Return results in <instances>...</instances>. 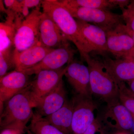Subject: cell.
<instances>
[{
    "label": "cell",
    "instance_id": "1",
    "mask_svg": "<svg viewBox=\"0 0 134 134\" xmlns=\"http://www.w3.org/2000/svg\"><path fill=\"white\" fill-rule=\"evenodd\" d=\"M43 12L52 18L68 41H71L79 50L81 57L89 54L86 43L80 31L76 20L60 1H42Z\"/></svg>",
    "mask_w": 134,
    "mask_h": 134
},
{
    "label": "cell",
    "instance_id": "2",
    "mask_svg": "<svg viewBox=\"0 0 134 134\" xmlns=\"http://www.w3.org/2000/svg\"><path fill=\"white\" fill-rule=\"evenodd\" d=\"M29 86L4 103L1 112V129L14 127L26 129V125L31 120L34 113Z\"/></svg>",
    "mask_w": 134,
    "mask_h": 134
},
{
    "label": "cell",
    "instance_id": "3",
    "mask_svg": "<svg viewBox=\"0 0 134 134\" xmlns=\"http://www.w3.org/2000/svg\"><path fill=\"white\" fill-rule=\"evenodd\" d=\"M83 59L90 72L91 93L100 97L106 102L118 97L117 84L107 71L101 60L92 58L89 54Z\"/></svg>",
    "mask_w": 134,
    "mask_h": 134
},
{
    "label": "cell",
    "instance_id": "4",
    "mask_svg": "<svg viewBox=\"0 0 134 134\" xmlns=\"http://www.w3.org/2000/svg\"><path fill=\"white\" fill-rule=\"evenodd\" d=\"M63 6L74 18L93 24L105 32L115 29L120 25L124 24L122 15L115 14L108 10Z\"/></svg>",
    "mask_w": 134,
    "mask_h": 134
},
{
    "label": "cell",
    "instance_id": "5",
    "mask_svg": "<svg viewBox=\"0 0 134 134\" xmlns=\"http://www.w3.org/2000/svg\"><path fill=\"white\" fill-rule=\"evenodd\" d=\"M67 66L56 70H45L36 75L29 85L30 98L34 108L43 97L58 86L66 71Z\"/></svg>",
    "mask_w": 134,
    "mask_h": 134
},
{
    "label": "cell",
    "instance_id": "6",
    "mask_svg": "<svg viewBox=\"0 0 134 134\" xmlns=\"http://www.w3.org/2000/svg\"><path fill=\"white\" fill-rule=\"evenodd\" d=\"M42 14L39 6L23 21L15 37V50L21 52L38 43L40 22Z\"/></svg>",
    "mask_w": 134,
    "mask_h": 134
},
{
    "label": "cell",
    "instance_id": "7",
    "mask_svg": "<svg viewBox=\"0 0 134 134\" xmlns=\"http://www.w3.org/2000/svg\"><path fill=\"white\" fill-rule=\"evenodd\" d=\"M74 114L70 134H83L96 118V106L91 98L77 96L73 100Z\"/></svg>",
    "mask_w": 134,
    "mask_h": 134
},
{
    "label": "cell",
    "instance_id": "8",
    "mask_svg": "<svg viewBox=\"0 0 134 134\" xmlns=\"http://www.w3.org/2000/svg\"><path fill=\"white\" fill-rule=\"evenodd\" d=\"M75 51L69 43L48 53L40 62L34 66L23 72L29 76L36 75L43 70H56L69 64L73 60Z\"/></svg>",
    "mask_w": 134,
    "mask_h": 134
},
{
    "label": "cell",
    "instance_id": "9",
    "mask_svg": "<svg viewBox=\"0 0 134 134\" xmlns=\"http://www.w3.org/2000/svg\"><path fill=\"white\" fill-rule=\"evenodd\" d=\"M107 103L104 120L109 126L124 130H130L133 127V116L121 103L118 97Z\"/></svg>",
    "mask_w": 134,
    "mask_h": 134
},
{
    "label": "cell",
    "instance_id": "10",
    "mask_svg": "<svg viewBox=\"0 0 134 134\" xmlns=\"http://www.w3.org/2000/svg\"><path fill=\"white\" fill-rule=\"evenodd\" d=\"M29 76L24 72L15 70L0 78L1 112L6 101L30 85Z\"/></svg>",
    "mask_w": 134,
    "mask_h": 134
},
{
    "label": "cell",
    "instance_id": "11",
    "mask_svg": "<svg viewBox=\"0 0 134 134\" xmlns=\"http://www.w3.org/2000/svg\"><path fill=\"white\" fill-rule=\"evenodd\" d=\"M65 76L77 96L91 98L88 66L82 62L72 61L68 64Z\"/></svg>",
    "mask_w": 134,
    "mask_h": 134
},
{
    "label": "cell",
    "instance_id": "12",
    "mask_svg": "<svg viewBox=\"0 0 134 134\" xmlns=\"http://www.w3.org/2000/svg\"><path fill=\"white\" fill-rule=\"evenodd\" d=\"M122 24L106 32L107 51L117 59L127 58L134 50L133 40L122 29Z\"/></svg>",
    "mask_w": 134,
    "mask_h": 134
},
{
    "label": "cell",
    "instance_id": "13",
    "mask_svg": "<svg viewBox=\"0 0 134 134\" xmlns=\"http://www.w3.org/2000/svg\"><path fill=\"white\" fill-rule=\"evenodd\" d=\"M68 40L49 16L43 13L39 24V41L42 45L51 49L61 47Z\"/></svg>",
    "mask_w": 134,
    "mask_h": 134
},
{
    "label": "cell",
    "instance_id": "14",
    "mask_svg": "<svg viewBox=\"0 0 134 134\" xmlns=\"http://www.w3.org/2000/svg\"><path fill=\"white\" fill-rule=\"evenodd\" d=\"M79 31L86 43L88 52L107 51L106 32L100 27L81 20L76 19Z\"/></svg>",
    "mask_w": 134,
    "mask_h": 134
},
{
    "label": "cell",
    "instance_id": "15",
    "mask_svg": "<svg viewBox=\"0 0 134 134\" xmlns=\"http://www.w3.org/2000/svg\"><path fill=\"white\" fill-rule=\"evenodd\" d=\"M54 49L46 47L39 42L26 50L18 52L14 49V59L15 70L24 72L37 65Z\"/></svg>",
    "mask_w": 134,
    "mask_h": 134
},
{
    "label": "cell",
    "instance_id": "16",
    "mask_svg": "<svg viewBox=\"0 0 134 134\" xmlns=\"http://www.w3.org/2000/svg\"><path fill=\"white\" fill-rule=\"evenodd\" d=\"M66 93L63 81L52 91L41 98L37 103L35 113L46 117L60 109L66 101Z\"/></svg>",
    "mask_w": 134,
    "mask_h": 134
},
{
    "label": "cell",
    "instance_id": "17",
    "mask_svg": "<svg viewBox=\"0 0 134 134\" xmlns=\"http://www.w3.org/2000/svg\"><path fill=\"white\" fill-rule=\"evenodd\" d=\"M101 60L116 83L134 80V61L133 60L126 58L114 60L104 57Z\"/></svg>",
    "mask_w": 134,
    "mask_h": 134
},
{
    "label": "cell",
    "instance_id": "18",
    "mask_svg": "<svg viewBox=\"0 0 134 134\" xmlns=\"http://www.w3.org/2000/svg\"><path fill=\"white\" fill-rule=\"evenodd\" d=\"M4 12L7 16L5 21L0 23V52L9 47H14L15 37L18 30L17 19L21 15L7 9Z\"/></svg>",
    "mask_w": 134,
    "mask_h": 134
},
{
    "label": "cell",
    "instance_id": "19",
    "mask_svg": "<svg viewBox=\"0 0 134 134\" xmlns=\"http://www.w3.org/2000/svg\"><path fill=\"white\" fill-rule=\"evenodd\" d=\"M73 100H66L60 109L52 114L44 117L51 125L65 134H70L74 114Z\"/></svg>",
    "mask_w": 134,
    "mask_h": 134
},
{
    "label": "cell",
    "instance_id": "20",
    "mask_svg": "<svg viewBox=\"0 0 134 134\" xmlns=\"http://www.w3.org/2000/svg\"><path fill=\"white\" fill-rule=\"evenodd\" d=\"M29 130L33 134H65L51 125L45 118L34 112Z\"/></svg>",
    "mask_w": 134,
    "mask_h": 134
},
{
    "label": "cell",
    "instance_id": "21",
    "mask_svg": "<svg viewBox=\"0 0 134 134\" xmlns=\"http://www.w3.org/2000/svg\"><path fill=\"white\" fill-rule=\"evenodd\" d=\"M63 5L72 8H86L107 10L115 6L110 0H64L60 1Z\"/></svg>",
    "mask_w": 134,
    "mask_h": 134
},
{
    "label": "cell",
    "instance_id": "22",
    "mask_svg": "<svg viewBox=\"0 0 134 134\" xmlns=\"http://www.w3.org/2000/svg\"><path fill=\"white\" fill-rule=\"evenodd\" d=\"M118 98L121 103L132 113L134 118V93L125 82L117 84Z\"/></svg>",
    "mask_w": 134,
    "mask_h": 134
},
{
    "label": "cell",
    "instance_id": "23",
    "mask_svg": "<svg viewBox=\"0 0 134 134\" xmlns=\"http://www.w3.org/2000/svg\"><path fill=\"white\" fill-rule=\"evenodd\" d=\"M14 47L0 52V78L8 73L10 70L15 69L14 59Z\"/></svg>",
    "mask_w": 134,
    "mask_h": 134
},
{
    "label": "cell",
    "instance_id": "24",
    "mask_svg": "<svg viewBox=\"0 0 134 134\" xmlns=\"http://www.w3.org/2000/svg\"><path fill=\"white\" fill-rule=\"evenodd\" d=\"M121 10L125 28L129 30L134 31V0L131 1L129 5Z\"/></svg>",
    "mask_w": 134,
    "mask_h": 134
},
{
    "label": "cell",
    "instance_id": "25",
    "mask_svg": "<svg viewBox=\"0 0 134 134\" xmlns=\"http://www.w3.org/2000/svg\"><path fill=\"white\" fill-rule=\"evenodd\" d=\"M83 134H105V133L100 121L96 118Z\"/></svg>",
    "mask_w": 134,
    "mask_h": 134
},
{
    "label": "cell",
    "instance_id": "26",
    "mask_svg": "<svg viewBox=\"0 0 134 134\" xmlns=\"http://www.w3.org/2000/svg\"><path fill=\"white\" fill-rule=\"evenodd\" d=\"M3 2L7 9L13 11L16 14H22L23 6L21 4L20 1L16 0H5Z\"/></svg>",
    "mask_w": 134,
    "mask_h": 134
},
{
    "label": "cell",
    "instance_id": "27",
    "mask_svg": "<svg viewBox=\"0 0 134 134\" xmlns=\"http://www.w3.org/2000/svg\"><path fill=\"white\" fill-rule=\"evenodd\" d=\"M25 130L17 127H5L1 129L0 134H24Z\"/></svg>",
    "mask_w": 134,
    "mask_h": 134
},
{
    "label": "cell",
    "instance_id": "28",
    "mask_svg": "<svg viewBox=\"0 0 134 134\" xmlns=\"http://www.w3.org/2000/svg\"><path fill=\"white\" fill-rule=\"evenodd\" d=\"M22 6H25L28 8L34 7H39L40 5L41 4L42 1L39 0H24L20 1Z\"/></svg>",
    "mask_w": 134,
    "mask_h": 134
},
{
    "label": "cell",
    "instance_id": "29",
    "mask_svg": "<svg viewBox=\"0 0 134 134\" xmlns=\"http://www.w3.org/2000/svg\"><path fill=\"white\" fill-rule=\"evenodd\" d=\"M110 1L115 7L118 6L121 9H122L129 5L131 1L128 0H110Z\"/></svg>",
    "mask_w": 134,
    "mask_h": 134
},
{
    "label": "cell",
    "instance_id": "30",
    "mask_svg": "<svg viewBox=\"0 0 134 134\" xmlns=\"http://www.w3.org/2000/svg\"><path fill=\"white\" fill-rule=\"evenodd\" d=\"M30 14H29V8L25 7V6H23L22 14L24 17L26 18V17L28 16Z\"/></svg>",
    "mask_w": 134,
    "mask_h": 134
},
{
    "label": "cell",
    "instance_id": "31",
    "mask_svg": "<svg viewBox=\"0 0 134 134\" xmlns=\"http://www.w3.org/2000/svg\"><path fill=\"white\" fill-rule=\"evenodd\" d=\"M122 27L123 30L132 37V38L133 39L134 41V31H131L127 30V29L125 28V24H124L122 25Z\"/></svg>",
    "mask_w": 134,
    "mask_h": 134
},
{
    "label": "cell",
    "instance_id": "32",
    "mask_svg": "<svg viewBox=\"0 0 134 134\" xmlns=\"http://www.w3.org/2000/svg\"><path fill=\"white\" fill-rule=\"evenodd\" d=\"M129 88L134 93V80L127 82Z\"/></svg>",
    "mask_w": 134,
    "mask_h": 134
},
{
    "label": "cell",
    "instance_id": "33",
    "mask_svg": "<svg viewBox=\"0 0 134 134\" xmlns=\"http://www.w3.org/2000/svg\"><path fill=\"white\" fill-rule=\"evenodd\" d=\"M126 59H130L134 61V50L132 52L130 55Z\"/></svg>",
    "mask_w": 134,
    "mask_h": 134
},
{
    "label": "cell",
    "instance_id": "34",
    "mask_svg": "<svg viewBox=\"0 0 134 134\" xmlns=\"http://www.w3.org/2000/svg\"><path fill=\"white\" fill-rule=\"evenodd\" d=\"M27 133H28V134H33L29 129L27 130Z\"/></svg>",
    "mask_w": 134,
    "mask_h": 134
},
{
    "label": "cell",
    "instance_id": "35",
    "mask_svg": "<svg viewBox=\"0 0 134 134\" xmlns=\"http://www.w3.org/2000/svg\"><path fill=\"white\" fill-rule=\"evenodd\" d=\"M117 134H126L125 133H117Z\"/></svg>",
    "mask_w": 134,
    "mask_h": 134
}]
</instances>
